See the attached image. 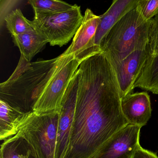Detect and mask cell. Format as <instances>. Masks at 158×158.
Listing matches in <instances>:
<instances>
[{
	"mask_svg": "<svg viewBox=\"0 0 158 158\" xmlns=\"http://www.w3.org/2000/svg\"><path fill=\"white\" fill-rule=\"evenodd\" d=\"M68 149L64 158H93L128 124L122 112L116 73L103 52L82 61Z\"/></svg>",
	"mask_w": 158,
	"mask_h": 158,
	"instance_id": "6da1fadb",
	"label": "cell"
},
{
	"mask_svg": "<svg viewBox=\"0 0 158 158\" xmlns=\"http://www.w3.org/2000/svg\"><path fill=\"white\" fill-rule=\"evenodd\" d=\"M150 23L138 4L113 27L100 44L116 73L122 98L133 93L147 59Z\"/></svg>",
	"mask_w": 158,
	"mask_h": 158,
	"instance_id": "7a4b0ae2",
	"label": "cell"
},
{
	"mask_svg": "<svg viewBox=\"0 0 158 158\" xmlns=\"http://www.w3.org/2000/svg\"><path fill=\"white\" fill-rule=\"evenodd\" d=\"M63 56L52 60L27 61L21 55L16 70L0 85L1 99L25 112L32 111L34 104L59 68Z\"/></svg>",
	"mask_w": 158,
	"mask_h": 158,
	"instance_id": "3957f363",
	"label": "cell"
},
{
	"mask_svg": "<svg viewBox=\"0 0 158 158\" xmlns=\"http://www.w3.org/2000/svg\"><path fill=\"white\" fill-rule=\"evenodd\" d=\"M84 18L80 6L56 14L35 13L34 28L52 46L62 47L73 38Z\"/></svg>",
	"mask_w": 158,
	"mask_h": 158,
	"instance_id": "277c9868",
	"label": "cell"
},
{
	"mask_svg": "<svg viewBox=\"0 0 158 158\" xmlns=\"http://www.w3.org/2000/svg\"><path fill=\"white\" fill-rule=\"evenodd\" d=\"M59 113L37 115L33 113L20 131L34 158H55Z\"/></svg>",
	"mask_w": 158,
	"mask_h": 158,
	"instance_id": "5b68a950",
	"label": "cell"
},
{
	"mask_svg": "<svg viewBox=\"0 0 158 158\" xmlns=\"http://www.w3.org/2000/svg\"><path fill=\"white\" fill-rule=\"evenodd\" d=\"M82 61L73 55L63 56L56 73L33 106L35 114L60 112L64 96Z\"/></svg>",
	"mask_w": 158,
	"mask_h": 158,
	"instance_id": "8992f818",
	"label": "cell"
},
{
	"mask_svg": "<svg viewBox=\"0 0 158 158\" xmlns=\"http://www.w3.org/2000/svg\"><path fill=\"white\" fill-rule=\"evenodd\" d=\"M78 84V69L64 96L59 112L55 158H64L68 149L73 120Z\"/></svg>",
	"mask_w": 158,
	"mask_h": 158,
	"instance_id": "52a82bcc",
	"label": "cell"
},
{
	"mask_svg": "<svg viewBox=\"0 0 158 158\" xmlns=\"http://www.w3.org/2000/svg\"><path fill=\"white\" fill-rule=\"evenodd\" d=\"M100 20V16L96 15L90 9H87L82 24L74 36L72 44L61 55H73L83 61L101 51L95 46V36Z\"/></svg>",
	"mask_w": 158,
	"mask_h": 158,
	"instance_id": "ba28073f",
	"label": "cell"
},
{
	"mask_svg": "<svg viewBox=\"0 0 158 158\" xmlns=\"http://www.w3.org/2000/svg\"><path fill=\"white\" fill-rule=\"evenodd\" d=\"M141 127L127 125L114 135L93 158H133L140 146Z\"/></svg>",
	"mask_w": 158,
	"mask_h": 158,
	"instance_id": "9c48e42d",
	"label": "cell"
},
{
	"mask_svg": "<svg viewBox=\"0 0 158 158\" xmlns=\"http://www.w3.org/2000/svg\"><path fill=\"white\" fill-rule=\"evenodd\" d=\"M121 108L129 125L142 127L151 117L150 98L146 91L130 93L123 97Z\"/></svg>",
	"mask_w": 158,
	"mask_h": 158,
	"instance_id": "30bf717a",
	"label": "cell"
},
{
	"mask_svg": "<svg viewBox=\"0 0 158 158\" xmlns=\"http://www.w3.org/2000/svg\"><path fill=\"white\" fill-rule=\"evenodd\" d=\"M139 0H114L107 11L100 15L101 20L95 38V46L100 48L102 39L113 27L127 13L135 8Z\"/></svg>",
	"mask_w": 158,
	"mask_h": 158,
	"instance_id": "8fae6325",
	"label": "cell"
},
{
	"mask_svg": "<svg viewBox=\"0 0 158 158\" xmlns=\"http://www.w3.org/2000/svg\"><path fill=\"white\" fill-rule=\"evenodd\" d=\"M33 112H25L0 100V139L4 140L18 133Z\"/></svg>",
	"mask_w": 158,
	"mask_h": 158,
	"instance_id": "7c38bea8",
	"label": "cell"
},
{
	"mask_svg": "<svg viewBox=\"0 0 158 158\" xmlns=\"http://www.w3.org/2000/svg\"><path fill=\"white\" fill-rule=\"evenodd\" d=\"M134 87L158 95V53L147 57Z\"/></svg>",
	"mask_w": 158,
	"mask_h": 158,
	"instance_id": "4fadbf2b",
	"label": "cell"
},
{
	"mask_svg": "<svg viewBox=\"0 0 158 158\" xmlns=\"http://www.w3.org/2000/svg\"><path fill=\"white\" fill-rule=\"evenodd\" d=\"M15 45L19 48L23 56L27 61L33 58L48 43L46 39L35 30L17 35L12 36Z\"/></svg>",
	"mask_w": 158,
	"mask_h": 158,
	"instance_id": "5bb4252c",
	"label": "cell"
},
{
	"mask_svg": "<svg viewBox=\"0 0 158 158\" xmlns=\"http://www.w3.org/2000/svg\"><path fill=\"white\" fill-rule=\"evenodd\" d=\"M32 152L20 131L1 145V158H30Z\"/></svg>",
	"mask_w": 158,
	"mask_h": 158,
	"instance_id": "9a60e30c",
	"label": "cell"
},
{
	"mask_svg": "<svg viewBox=\"0 0 158 158\" xmlns=\"http://www.w3.org/2000/svg\"><path fill=\"white\" fill-rule=\"evenodd\" d=\"M4 20L6 27L11 36L23 35L35 30L32 21L25 18L20 9L12 11Z\"/></svg>",
	"mask_w": 158,
	"mask_h": 158,
	"instance_id": "2e32d148",
	"label": "cell"
},
{
	"mask_svg": "<svg viewBox=\"0 0 158 158\" xmlns=\"http://www.w3.org/2000/svg\"><path fill=\"white\" fill-rule=\"evenodd\" d=\"M28 2L35 13H58L72 10L75 6L58 0H30Z\"/></svg>",
	"mask_w": 158,
	"mask_h": 158,
	"instance_id": "e0dca14e",
	"label": "cell"
},
{
	"mask_svg": "<svg viewBox=\"0 0 158 158\" xmlns=\"http://www.w3.org/2000/svg\"><path fill=\"white\" fill-rule=\"evenodd\" d=\"M158 53V14L151 20L148 47V57Z\"/></svg>",
	"mask_w": 158,
	"mask_h": 158,
	"instance_id": "ac0fdd59",
	"label": "cell"
},
{
	"mask_svg": "<svg viewBox=\"0 0 158 158\" xmlns=\"http://www.w3.org/2000/svg\"><path fill=\"white\" fill-rule=\"evenodd\" d=\"M138 5L147 20H152L158 14V0H139Z\"/></svg>",
	"mask_w": 158,
	"mask_h": 158,
	"instance_id": "d6986e66",
	"label": "cell"
},
{
	"mask_svg": "<svg viewBox=\"0 0 158 158\" xmlns=\"http://www.w3.org/2000/svg\"><path fill=\"white\" fill-rule=\"evenodd\" d=\"M133 158H158V157L154 152L140 146L135 152Z\"/></svg>",
	"mask_w": 158,
	"mask_h": 158,
	"instance_id": "ffe728a7",
	"label": "cell"
}]
</instances>
